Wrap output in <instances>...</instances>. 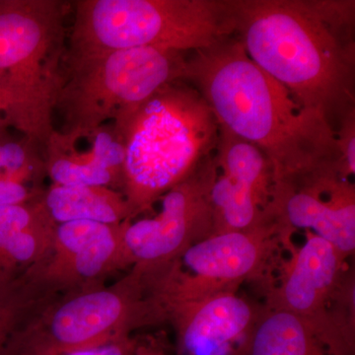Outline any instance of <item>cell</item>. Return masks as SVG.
Here are the masks:
<instances>
[{
  "mask_svg": "<svg viewBox=\"0 0 355 355\" xmlns=\"http://www.w3.org/2000/svg\"><path fill=\"white\" fill-rule=\"evenodd\" d=\"M291 244L273 221L254 230L209 236L174 260L140 270L161 305L188 302L238 291L245 282L266 288L282 261V250Z\"/></svg>",
  "mask_w": 355,
  "mask_h": 355,
  "instance_id": "8",
  "label": "cell"
},
{
  "mask_svg": "<svg viewBox=\"0 0 355 355\" xmlns=\"http://www.w3.org/2000/svg\"><path fill=\"white\" fill-rule=\"evenodd\" d=\"M128 221L109 226L64 263L25 273L20 279L31 292L34 289L73 292L92 287L109 273L128 268L123 241Z\"/></svg>",
  "mask_w": 355,
  "mask_h": 355,
  "instance_id": "15",
  "label": "cell"
},
{
  "mask_svg": "<svg viewBox=\"0 0 355 355\" xmlns=\"http://www.w3.org/2000/svg\"><path fill=\"white\" fill-rule=\"evenodd\" d=\"M184 79L202 96L219 128L265 154L275 184L327 168L338 170V132L331 121L301 106L254 64L238 40L195 51L186 60Z\"/></svg>",
  "mask_w": 355,
  "mask_h": 355,
  "instance_id": "1",
  "label": "cell"
},
{
  "mask_svg": "<svg viewBox=\"0 0 355 355\" xmlns=\"http://www.w3.org/2000/svg\"><path fill=\"white\" fill-rule=\"evenodd\" d=\"M245 355H355V326L263 304Z\"/></svg>",
  "mask_w": 355,
  "mask_h": 355,
  "instance_id": "13",
  "label": "cell"
},
{
  "mask_svg": "<svg viewBox=\"0 0 355 355\" xmlns=\"http://www.w3.org/2000/svg\"><path fill=\"white\" fill-rule=\"evenodd\" d=\"M249 58L301 105L326 116L352 101V55L336 28L352 2L230 0Z\"/></svg>",
  "mask_w": 355,
  "mask_h": 355,
  "instance_id": "2",
  "label": "cell"
},
{
  "mask_svg": "<svg viewBox=\"0 0 355 355\" xmlns=\"http://www.w3.org/2000/svg\"><path fill=\"white\" fill-rule=\"evenodd\" d=\"M31 191L27 184L18 182H0V207L31 202Z\"/></svg>",
  "mask_w": 355,
  "mask_h": 355,
  "instance_id": "23",
  "label": "cell"
},
{
  "mask_svg": "<svg viewBox=\"0 0 355 355\" xmlns=\"http://www.w3.org/2000/svg\"><path fill=\"white\" fill-rule=\"evenodd\" d=\"M270 211L282 234L291 237L304 229L331 243L347 260L354 254V186L336 168L275 184Z\"/></svg>",
  "mask_w": 355,
  "mask_h": 355,
  "instance_id": "11",
  "label": "cell"
},
{
  "mask_svg": "<svg viewBox=\"0 0 355 355\" xmlns=\"http://www.w3.org/2000/svg\"><path fill=\"white\" fill-rule=\"evenodd\" d=\"M64 58L137 48L198 51L235 32L230 1L77 0Z\"/></svg>",
  "mask_w": 355,
  "mask_h": 355,
  "instance_id": "4",
  "label": "cell"
},
{
  "mask_svg": "<svg viewBox=\"0 0 355 355\" xmlns=\"http://www.w3.org/2000/svg\"><path fill=\"white\" fill-rule=\"evenodd\" d=\"M183 53L137 48L81 58H64L55 98L72 139L89 137L104 125L123 123L168 84L183 80Z\"/></svg>",
  "mask_w": 355,
  "mask_h": 355,
  "instance_id": "6",
  "label": "cell"
},
{
  "mask_svg": "<svg viewBox=\"0 0 355 355\" xmlns=\"http://www.w3.org/2000/svg\"><path fill=\"white\" fill-rule=\"evenodd\" d=\"M305 242L287 249L266 287L268 307L321 321L355 324L354 275L331 243L306 230Z\"/></svg>",
  "mask_w": 355,
  "mask_h": 355,
  "instance_id": "9",
  "label": "cell"
},
{
  "mask_svg": "<svg viewBox=\"0 0 355 355\" xmlns=\"http://www.w3.org/2000/svg\"><path fill=\"white\" fill-rule=\"evenodd\" d=\"M32 303V293L20 279L0 282V355H11L22 327L23 317Z\"/></svg>",
  "mask_w": 355,
  "mask_h": 355,
  "instance_id": "18",
  "label": "cell"
},
{
  "mask_svg": "<svg viewBox=\"0 0 355 355\" xmlns=\"http://www.w3.org/2000/svg\"><path fill=\"white\" fill-rule=\"evenodd\" d=\"M342 130L338 132V170L345 179L349 180L355 173V128L354 108L347 112Z\"/></svg>",
  "mask_w": 355,
  "mask_h": 355,
  "instance_id": "21",
  "label": "cell"
},
{
  "mask_svg": "<svg viewBox=\"0 0 355 355\" xmlns=\"http://www.w3.org/2000/svg\"><path fill=\"white\" fill-rule=\"evenodd\" d=\"M60 0H0V88L7 123L46 146L62 81L64 19Z\"/></svg>",
  "mask_w": 355,
  "mask_h": 355,
  "instance_id": "5",
  "label": "cell"
},
{
  "mask_svg": "<svg viewBox=\"0 0 355 355\" xmlns=\"http://www.w3.org/2000/svg\"><path fill=\"white\" fill-rule=\"evenodd\" d=\"M7 114H8V103L3 91L0 88V128H3L4 125H8Z\"/></svg>",
  "mask_w": 355,
  "mask_h": 355,
  "instance_id": "24",
  "label": "cell"
},
{
  "mask_svg": "<svg viewBox=\"0 0 355 355\" xmlns=\"http://www.w3.org/2000/svg\"><path fill=\"white\" fill-rule=\"evenodd\" d=\"M57 224L46 220L13 236L0 250V282H13L46 258Z\"/></svg>",
  "mask_w": 355,
  "mask_h": 355,
  "instance_id": "17",
  "label": "cell"
},
{
  "mask_svg": "<svg viewBox=\"0 0 355 355\" xmlns=\"http://www.w3.org/2000/svg\"><path fill=\"white\" fill-rule=\"evenodd\" d=\"M181 355H245L263 313L238 291L163 306Z\"/></svg>",
  "mask_w": 355,
  "mask_h": 355,
  "instance_id": "12",
  "label": "cell"
},
{
  "mask_svg": "<svg viewBox=\"0 0 355 355\" xmlns=\"http://www.w3.org/2000/svg\"><path fill=\"white\" fill-rule=\"evenodd\" d=\"M34 173L31 153L16 142H0V182L27 184Z\"/></svg>",
  "mask_w": 355,
  "mask_h": 355,
  "instance_id": "20",
  "label": "cell"
},
{
  "mask_svg": "<svg viewBox=\"0 0 355 355\" xmlns=\"http://www.w3.org/2000/svg\"><path fill=\"white\" fill-rule=\"evenodd\" d=\"M168 84L114 130L125 147L121 193L132 220L216 149L220 128L197 89Z\"/></svg>",
  "mask_w": 355,
  "mask_h": 355,
  "instance_id": "3",
  "label": "cell"
},
{
  "mask_svg": "<svg viewBox=\"0 0 355 355\" xmlns=\"http://www.w3.org/2000/svg\"><path fill=\"white\" fill-rule=\"evenodd\" d=\"M46 149L44 168L58 186L123 187L125 147L113 125L90 135L89 149L79 151L74 140L55 130Z\"/></svg>",
  "mask_w": 355,
  "mask_h": 355,
  "instance_id": "14",
  "label": "cell"
},
{
  "mask_svg": "<svg viewBox=\"0 0 355 355\" xmlns=\"http://www.w3.org/2000/svg\"><path fill=\"white\" fill-rule=\"evenodd\" d=\"M41 202L49 218L57 225L78 220L116 225L132 220L123 193L107 187L53 184Z\"/></svg>",
  "mask_w": 355,
  "mask_h": 355,
  "instance_id": "16",
  "label": "cell"
},
{
  "mask_svg": "<svg viewBox=\"0 0 355 355\" xmlns=\"http://www.w3.org/2000/svg\"><path fill=\"white\" fill-rule=\"evenodd\" d=\"M166 321L139 268L109 286L70 292L21 329L11 355H48L94 347Z\"/></svg>",
  "mask_w": 355,
  "mask_h": 355,
  "instance_id": "7",
  "label": "cell"
},
{
  "mask_svg": "<svg viewBox=\"0 0 355 355\" xmlns=\"http://www.w3.org/2000/svg\"><path fill=\"white\" fill-rule=\"evenodd\" d=\"M139 340L132 336H123L112 342L85 347V349L67 350L48 355H132L139 349Z\"/></svg>",
  "mask_w": 355,
  "mask_h": 355,
  "instance_id": "22",
  "label": "cell"
},
{
  "mask_svg": "<svg viewBox=\"0 0 355 355\" xmlns=\"http://www.w3.org/2000/svg\"><path fill=\"white\" fill-rule=\"evenodd\" d=\"M132 355H169L159 349L157 347H151V345H140L139 349Z\"/></svg>",
  "mask_w": 355,
  "mask_h": 355,
  "instance_id": "25",
  "label": "cell"
},
{
  "mask_svg": "<svg viewBox=\"0 0 355 355\" xmlns=\"http://www.w3.org/2000/svg\"><path fill=\"white\" fill-rule=\"evenodd\" d=\"M46 220L51 219L42 202L0 207V250L13 236Z\"/></svg>",
  "mask_w": 355,
  "mask_h": 355,
  "instance_id": "19",
  "label": "cell"
},
{
  "mask_svg": "<svg viewBox=\"0 0 355 355\" xmlns=\"http://www.w3.org/2000/svg\"><path fill=\"white\" fill-rule=\"evenodd\" d=\"M216 175L210 156L161 198L155 216L127 222L123 241L130 268L147 270L164 265L214 234L210 190Z\"/></svg>",
  "mask_w": 355,
  "mask_h": 355,
  "instance_id": "10",
  "label": "cell"
}]
</instances>
